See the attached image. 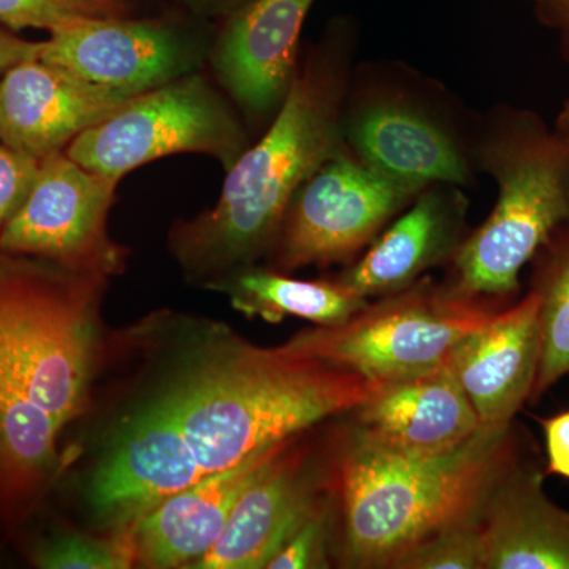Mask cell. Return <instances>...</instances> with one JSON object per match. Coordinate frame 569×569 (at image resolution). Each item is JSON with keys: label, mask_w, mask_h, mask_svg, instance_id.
Instances as JSON below:
<instances>
[{"label": "cell", "mask_w": 569, "mask_h": 569, "mask_svg": "<svg viewBox=\"0 0 569 569\" xmlns=\"http://www.w3.org/2000/svg\"><path fill=\"white\" fill-rule=\"evenodd\" d=\"M302 436V433H301ZM293 438L239 498L222 537L194 569H260L323 501L335 496L331 475H323Z\"/></svg>", "instance_id": "12"}, {"label": "cell", "mask_w": 569, "mask_h": 569, "mask_svg": "<svg viewBox=\"0 0 569 569\" xmlns=\"http://www.w3.org/2000/svg\"><path fill=\"white\" fill-rule=\"evenodd\" d=\"M381 387L348 367L223 332L152 403L203 479L355 410Z\"/></svg>", "instance_id": "1"}, {"label": "cell", "mask_w": 569, "mask_h": 569, "mask_svg": "<svg viewBox=\"0 0 569 569\" xmlns=\"http://www.w3.org/2000/svg\"><path fill=\"white\" fill-rule=\"evenodd\" d=\"M539 22L556 33L561 56L569 63V0H527Z\"/></svg>", "instance_id": "28"}, {"label": "cell", "mask_w": 569, "mask_h": 569, "mask_svg": "<svg viewBox=\"0 0 569 569\" xmlns=\"http://www.w3.org/2000/svg\"><path fill=\"white\" fill-rule=\"evenodd\" d=\"M40 160L0 141V231L20 209L39 171Z\"/></svg>", "instance_id": "26"}, {"label": "cell", "mask_w": 569, "mask_h": 569, "mask_svg": "<svg viewBox=\"0 0 569 569\" xmlns=\"http://www.w3.org/2000/svg\"><path fill=\"white\" fill-rule=\"evenodd\" d=\"M353 429L408 456H438L462 447L481 429L477 411L447 365L383 385L351 410Z\"/></svg>", "instance_id": "17"}, {"label": "cell", "mask_w": 569, "mask_h": 569, "mask_svg": "<svg viewBox=\"0 0 569 569\" xmlns=\"http://www.w3.org/2000/svg\"><path fill=\"white\" fill-rule=\"evenodd\" d=\"M33 563L43 569H127L137 563L132 529L100 538L69 531L41 542Z\"/></svg>", "instance_id": "22"}, {"label": "cell", "mask_w": 569, "mask_h": 569, "mask_svg": "<svg viewBox=\"0 0 569 569\" xmlns=\"http://www.w3.org/2000/svg\"><path fill=\"white\" fill-rule=\"evenodd\" d=\"M247 148L246 130L233 108L194 71L133 97L74 138L66 153L119 182L142 164L176 153H204L228 171Z\"/></svg>", "instance_id": "7"}, {"label": "cell", "mask_w": 569, "mask_h": 569, "mask_svg": "<svg viewBox=\"0 0 569 569\" xmlns=\"http://www.w3.org/2000/svg\"><path fill=\"white\" fill-rule=\"evenodd\" d=\"M198 41L162 20L121 17L84 18L41 41V61L114 91H152L198 71L203 59Z\"/></svg>", "instance_id": "11"}, {"label": "cell", "mask_w": 569, "mask_h": 569, "mask_svg": "<svg viewBox=\"0 0 569 569\" xmlns=\"http://www.w3.org/2000/svg\"><path fill=\"white\" fill-rule=\"evenodd\" d=\"M395 569H485L481 516L427 538L397 561Z\"/></svg>", "instance_id": "23"}, {"label": "cell", "mask_w": 569, "mask_h": 569, "mask_svg": "<svg viewBox=\"0 0 569 569\" xmlns=\"http://www.w3.org/2000/svg\"><path fill=\"white\" fill-rule=\"evenodd\" d=\"M41 41L22 40L13 33L0 29V73H6L17 63L39 58Z\"/></svg>", "instance_id": "29"}, {"label": "cell", "mask_w": 569, "mask_h": 569, "mask_svg": "<svg viewBox=\"0 0 569 569\" xmlns=\"http://www.w3.org/2000/svg\"><path fill=\"white\" fill-rule=\"evenodd\" d=\"M541 358L539 298L529 291L460 340L448 366L485 427L505 429L530 402Z\"/></svg>", "instance_id": "15"}, {"label": "cell", "mask_w": 569, "mask_h": 569, "mask_svg": "<svg viewBox=\"0 0 569 569\" xmlns=\"http://www.w3.org/2000/svg\"><path fill=\"white\" fill-rule=\"evenodd\" d=\"M553 127H556L560 133H563L565 137L569 138V99L563 103V107L560 108Z\"/></svg>", "instance_id": "31"}, {"label": "cell", "mask_w": 569, "mask_h": 569, "mask_svg": "<svg viewBox=\"0 0 569 569\" xmlns=\"http://www.w3.org/2000/svg\"><path fill=\"white\" fill-rule=\"evenodd\" d=\"M343 138L367 167L422 190L433 183L468 187L473 156L443 118L413 93L391 86L348 91Z\"/></svg>", "instance_id": "10"}, {"label": "cell", "mask_w": 569, "mask_h": 569, "mask_svg": "<svg viewBox=\"0 0 569 569\" xmlns=\"http://www.w3.org/2000/svg\"><path fill=\"white\" fill-rule=\"evenodd\" d=\"M496 312L425 276L369 302L346 323L305 329L283 346L388 385L447 365L460 340Z\"/></svg>", "instance_id": "6"}, {"label": "cell", "mask_w": 569, "mask_h": 569, "mask_svg": "<svg viewBox=\"0 0 569 569\" xmlns=\"http://www.w3.org/2000/svg\"><path fill=\"white\" fill-rule=\"evenodd\" d=\"M190 10L201 17L230 18L253 0H182Z\"/></svg>", "instance_id": "30"}, {"label": "cell", "mask_w": 569, "mask_h": 569, "mask_svg": "<svg viewBox=\"0 0 569 569\" xmlns=\"http://www.w3.org/2000/svg\"><path fill=\"white\" fill-rule=\"evenodd\" d=\"M96 2L102 3L118 14H123L126 11V0H96Z\"/></svg>", "instance_id": "32"}, {"label": "cell", "mask_w": 569, "mask_h": 569, "mask_svg": "<svg viewBox=\"0 0 569 569\" xmlns=\"http://www.w3.org/2000/svg\"><path fill=\"white\" fill-rule=\"evenodd\" d=\"M522 452L511 426H481L462 447L426 458L402 455L351 429L332 462L347 567L395 568L427 538L478 518Z\"/></svg>", "instance_id": "3"}, {"label": "cell", "mask_w": 569, "mask_h": 569, "mask_svg": "<svg viewBox=\"0 0 569 569\" xmlns=\"http://www.w3.org/2000/svg\"><path fill=\"white\" fill-rule=\"evenodd\" d=\"M350 63L342 37L310 51L263 138L227 171L217 204L174 223L170 249L187 276L206 284L272 252L299 187L347 144Z\"/></svg>", "instance_id": "2"}, {"label": "cell", "mask_w": 569, "mask_h": 569, "mask_svg": "<svg viewBox=\"0 0 569 569\" xmlns=\"http://www.w3.org/2000/svg\"><path fill=\"white\" fill-rule=\"evenodd\" d=\"M467 212L460 187H427L336 282L366 301L410 287L429 269L452 260L467 238Z\"/></svg>", "instance_id": "16"}, {"label": "cell", "mask_w": 569, "mask_h": 569, "mask_svg": "<svg viewBox=\"0 0 569 569\" xmlns=\"http://www.w3.org/2000/svg\"><path fill=\"white\" fill-rule=\"evenodd\" d=\"M530 290L539 298L541 358L530 402L569 376V223L535 254Z\"/></svg>", "instance_id": "21"}, {"label": "cell", "mask_w": 569, "mask_h": 569, "mask_svg": "<svg viewBox=\"0 0 569 569\" xmlns=\"http://www.w3.org/2000/svg\"><path fill=\"white\" fill-rule=\"evenodd\" d=\"M116 187L66 151L44 157L28 197L0 231V252L33 254L107 279L122 274L127 250L108 234Z\"/></svg>", "instance_id": "9"}, {"label": "cell", "mask_w": 569, "mask_h": 569, "mask_svg": "<svg viewBox=\"0 0 569 569\" xmlns=\"http://www.w3.org/2000/svg\"><path fill=\"white\" fill-rule=\"evenodd\" d=\"M313 0H253L224 20L211 61L228 96L254 116L276 114L298 71L299 36Z\"/></svg>", "instance_id": "14"}, {"label": "cell", "mask_w": 569, "mask_h": 569, "mask_svg": "<svg viewBox=\"0 0 569 569\" xmlns=\"http://www.w3.org/2000/svg\"><path fill=\"white\" fill-rule=\"evenodd\" d=\"M331 500L323 501L296 529L276 556L268 561V569L328 568V535Z\"/></svg>", "instance_id": "25"}, {"label": "cell", "mask_w": 569, "mask_h": 569, "mask_svg": "<svg viewBox=\"0 0 569 569\" xmlns=\"http://www.w3.org/2000/svg\"><path fill=\"white\" fill-rule=\"evenodd\" d=\"M291 440L209 475L146 512L133 526L137 563L153 569L189 568L201 559L222 537L244 490Z\"/></svg>", "instance_id": "18"}, {"label": "cell", "mask_w": 569, "mask_h": 569, "mask_svg": "<svg viewBox=\"0 0 569 569\" xmlns=\"http://www.w3.org/2000/svg\"><path fill=\"white\" fill-rule=\"evenodd\" d=\"M121 17L96 0H0V24L21 31H58L84 18Z\"/></svg>", "instance_id": "24"}, {"label": "cell", "mask_w": 569, "mask_h": 569, "mask_svg": "<svg viewBox=\"0 0 569 569\" xmlns=\"http://www.w3.org/2000/svg\"><path fill=\"white\" fill-rule=\"evenodd\" d=\"M419 193L377 173L343 146L288 206L271 252L277 271L353 260Z\"/></svg>", "instance_id": "8"}, {"label": "cell", "mask_w": 569, "mask_h": 569, "mask_svg": "<svg viewBox=\"0 0 569 569\" xmlns=\"http://www.w3.org/2000/svg\"><path fill=\"white\" fill-rule=\"evenodd\" d=\"M546 470L519 456L481 515L485 569H569V511L542 489Z\"/></svg>", "instance_id": "19"}, {"label": "cell", "mask_w": 569, "mask_h": 569, "mask_svg": "<svg viewBox=\"0 0 569 569\" xmlns=\"http://www.w3.org/2000/svg\"><path fill=\"white\" fill-rule=\"evenodd\" d=\"M471 153L496 181L497 201L452 257L448 283L468 298H511L522 269L569 223V138L537 111L505 104L486 118Z\"/></svg>", "instance_id": "4"}, {"label": "cell", "mask_w": 569, "mask_h": 569, "mask_svg": "<svg viewBox=\"0 0 569 569\" xmlns=\"http://www.w3.org/2000/svg\"><path fill=\"white\" fill-rule=\"evenodd\" d=\"M541 426L548 452L546 475L569 479V410L542 419Z\"/></svg>", "instance_id": "27"}, {"label": "cell", "mask_w": 569, "mask_h": 569, "mask_svg": "<svg viewBox=\"0 0 569 569\" xmlns=\"http://www.w3.org/2000/svg\"><path fill=\"white\" fill-rule=\"evenodd\" d=\"M206 288L227 295L231 306L249 318L266 323H282L287 317H298L318 326L346 323L369 301L358 298L332 280H301L247 266L206 283Z\"/></svg>", "instance_id": "20"}, {"label": "cell", "mask_w": 569, "mask_h": 569, "mask_svg": "<svg viewBox=\"0 0 569 569\" xmlns=\"http://www.w3.org/2000/svg\"><path fill=\"white\" fill-rule=\"evenodd\" d=\"M108 279L0 266V388L59 430L88 406Z\"/></svg>", "instance_id": "5"}, {"label": "cell", "mask_w": 569, "mask_h": 569, "mask_svg": "<svg viewBox=\"0 0 569 569\" xmlns=\"http://www.w3.org/2000/svg\"><path fill=\"white\" fill-rule=\"evenodd\" d=\"M133 96L103 88L40 58L0 80V141L41 160L114 114Z\"/></svg>", "instance_id": "13"}]
</instances>
